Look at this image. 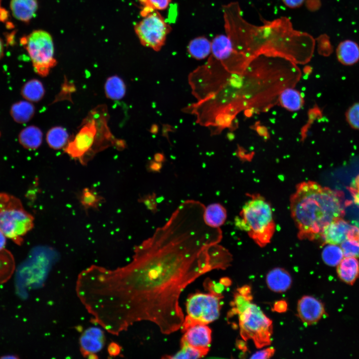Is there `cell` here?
<instances>
[{
    "label": "cell",
    "mask_w": 359,
    "mask_h": 359,
    "mask_svg": "<svg viewBox=\"0 0 359 359\" xmlns=\"http://www.w3.org/2000/svg\"><path fill=\"white\" fill-rule=\"evenodd\" d=\"M205 206L183 201L167 222L134 249L132 261L115 269L96 265L78 276L77 296L94 320L113 335L148 321L163 334L181 328L180 298L202 275L231 265V254L219 243L222 232L204 222Z\"/></svg>",
    "instance_id": "1"
},
{
    "label": "cell",
    "mask_w": 359,
    "mask_h": 359,
    "mask_svg": "<svg viewBox=\"0 0 359 359\" xmlns=\"http://www.w3.org/2000/svg\"><path fill=\"white\" fill-rule=\"evenodd\" d=\"M223 11L226 35L234 48L250 60L261 55L285 58L296 64L311 59L315 39L306 32L294 29L288 18L264 21L258 26L243 18L237 2L223 5Z\"/></svg>",
    "instance_id": "2"
},
{
    "label": "cell",
    "mask_w": 359,
    "mask_h": 359,
    "mask_svg": "<svg viewBox=\"0 0 359 359\" xmlns=\"http://www.w3.org/2000/svg\"><path fill=\"white\" fill-rule=\"evenodd\" d=\"M290 210L299 239H318L327 225L344 215L343 193L315 181H303L291 196Z\"/></svg>",
    "instance_id": "3"
},
{
    "label": "cell",
    "mask_w": 359,
    "mask_h": 359,
    "mask_svg": "<svg viewBox=\"0 0 359 359\" xmlns=\"http://www.w3.org/2000/svg\"><path fill=\"white\" fill-rule=\"evenodd\" d=\"M109 119L105 105L92 109L83 120L75 136L70 138L64 152L85 165L97 153L108 148H123V143L116 138L110 129Z\"/></svg>",
    "instance_id": "4"
},
{
    "label": "cell",
    "mask_w": 359,
    "mask_h": 359,
    "mask_svg": "<svg viewBox=\"0 0 359 359\" xmlns=\"http://www.w3.org/2000/svg\"><path fill=\"white\" fill-rule=\"evenodd\" d=\"M249 199L243 205L235 225L260 247L269 243L275 231V223L270 203L259 194H248Z\"/></svg>",
    "instance_id": "5"
},
{
    "label": "cell",
    "mask_w": 359,
    "mask_h": 359,
    "mask_svg": "<svg viewBox=\"0 0 359 359\" xmlns=\"http://www.w3.org/2000/svg\"><path fill=\"white\" fill-rule=\"evenodd\" d=\"M33 225V216L24 209L19 198L0 192V230L7 238L20 245Z\"/></svg>",
    "instance_id": "6"
},
{
    "label": "cell",
    "mask_w": 359,
    "mask_h": 359,
    "mask_svg": "<svg viewBox=\"0 0 359 359\" xmlns=\"http://www.w3.org/2000/svg\"><path fill=\"white\" fill-rule=\"evenodd\" d=\"M238 316L240 335L243 341L251 340L258 349L271 344L272 321L258 306L251 303Z\"/></svg>",
    "instance_id": "7"
},
{
    "label": "cell",
    "mask_w": 359,
    "mask_h": 359,
    "mask_svg": "<svg viewBox=\"0 0 359 359\" xmlns=\"http://www.w3.org/2000/svg\"><path fill=\"white\" fill-rule=\"evenodd\" d=\"M31 59L35 71L42 77L47 76L57 64L51 34L43 30H35L21 39Z\"/></svg>",
    "instance_id": "8"
},
{
    "label": "cell",
    "mask_w": 359,
    "mask_h": 359,
    "mask_svg": "<svg viewBox=\"0 0 359 359\" xmlns=\"http://www.w3.org/2000/svg\"><path fill=\"white\" fill-rule=\"evenodd\" d=\"M223 295L197 293L189 296L186 303V316L182 330L195 324L207 325L220 315Z\"/></svg>",
    "instance_id": "9"
},
{
    "label": "cell",
    "mask_w": 359,
    "mask_h": 359,
    "mask_svg": "<svg viewBox=\"0 0 359 359\" xmlns=\"http://www.w3.org/2000/svg\"><path fill=\"white\" fill-rule=\"evenodd\" d=\"M143 17L135 25V33L143 46L159 51L165 44L172 28L158 10Z\"/></svg>",
    "instance_id": "10"
},
{
    "label": "cell",
    "mask_w": 359,
    "mask_h": 359,
    "mask_svg": "<svg viewBox=\"0 0 359 359\" xmlns=\"http://www.w3.org/2000/svg\"><path fill=\"white\" fill-rule=\"evenodd\" d=\"M212 56L222 66L232 74H240L244 71L250 60L236 50L226 35L216 36L211 41Z\"/></svg>",
    "instance_id": "11"
},
{
    "label": "cell",
    "mask_w": 359,
    "mask_h": 359,
    "mask_svg": "<svg viewBox=\"0 0 359 359\" xmlns=\"http://www.w3.org/2000/svg\"><path fill=\"white\" fill-rule=\"evenodd\" d=\"M297 309L299 318L307 325L317 323L325 314L322 302L308 295L304 296L299 300Z\"/></svg>",
    "instance_id": "12"
},
{
    "label": "cell",
    "mask_w": 359,
    "mask_h": 359,
    "mask_svg": "<svg viewBox=\"0 0 359 359\" xmlns=\"http://www.w3.org/2000/svg\"><path fill=\"white\" fill-rule=\"evenodd\" d=\"M180 344H186L201 350L209 351L211 342V330L207 325L192 324L182 330Z\"/></svg>",
    "instance_id": "13"
},
{
    "label": "cell",
    "mask_w": 359,
    "mask_h": 359,
    "mask_svg": "<svg viewBox=\"0 0 359 359\" xmlns=\"http://www.w3.org/2000/svg\"><path fill=\"white\" fill-rule=\"evenodd\" d=\"M353 226L342 217L338 218L325 227L321 238L325 243L338 245L348 239Z\"/></svg>",
    "instance_id": "14"
},
{
    "label": "cell",
    "mask_w": 359,
    "mask_h": 359,
    "mask_svg": "<svg viewBox=\"0 0 359 359\" xmlns=\"http://www.w3.org/2000/svg\"><path fill=\"white\" fill-rule=\"evenodd\" d=\"M104 344L103 333L98 328L87 329L80 339L81 351L85 356L94 355L102 349Z\"/></svg>",
    "instance_id": "15"
},
{
    "label": "cell",
    "mask_w": 359,
    "mask_h": 359,
    "mask_svg": "<svg viewBox=\"0 0 359 359\" xmlns=\"http://www.w3.org/2000/svg\"><path fill=\"white\" fill-rule=\"evenodd\" d=\"M266 282L270 290L276 293H282L290 288L292 279L286 270L283 268L276 267L268 272Z\"/></svg>",
    "instance_id": "16"
},
{
    "label": "cell",
    "mask_w": 359,
    "mask_h": 359,
    "mask_svg": "<svg viewBox=\"0 0 359 359\" xmlns=\"http://www.w3.org/2000/svg\"><path fill=\"white\" fill-rule=\"evenodd\" d=\"M10 8L17 19L27 22L35 15L38 8L37 0H11Z\"/></svg>",
    "instance_id": "17"
},
{
    "label": "cell",
    "mask_w": 359,
    "mask_h": 359,
    "mask_svg": "<svg viewBox=\"0 0 359 359\" xmlns=\"http://www.w3.org/2000/svg\"><path fill=\"white\" fill-rule=\"evenodd\" d=\"M336 55L341 64L347 66L354 65L359 60V46L354 41L344 40L338 45Z\"/></svg>",
    "instance_id": "18"
},
{
    "label": "cell",
    "mask_w": 359,
    "mask_h": 359,
    "mask_svg": "<svg viewBox=\"0 0 359 359\" xmlns=\"http://www.w3.org/2000/svg\"><path fill=\"white\" fill-rule=\"evenodd\" d=\"M338 275L346 283L353 284L359 275V261L356 257L343 258L337 266Z\"/></svg>",
    "instance_id": "19"
},
{
    "label": "cell",
    "mask_w": 359,
    "mask_h": 359,
    "mask_svg": "<svg viewBox=\"0 0 359 359\" xmlns=\"http://www.w3.org/2000/svg\"><path fill=\"white\" fill-rule=\"evenodd\" d=\"M277 99L282 107L292 112L299 111L304 103L301 93L293 86L283 89L280 92Z\"/></svg>",
    "instance_id": "20"
},
{
    "label": "cell",
    "mask_w": 359,
    "mask_h": 359,
    "mask_svg": "<svg viewBox=\"0 0 359 359\" xmlns=\"http://www.w3.org/2000/svg\"><path fill=\"white\" fill-rule=\"evenodd\" d=\"M252 296L251 288L248 285H244L238 288L234 295L231 302V309L229 315H239L251 303Z\"/></svg>",
    "instance_id": "21"
},
{
    "label": "cell",
    "mask_w": 359,
    "mask_h": 359,
    "mask_svg": "<svg viewBox=\"0 0 359 359\" xmlns=\"http://www.w3.org/2000/svg\"><path fill=\"white\" fill-rule=\"evenodd\" d=\"M226 210L219 203H213L205 207L203 218L205 223L212 228H219L225 222Z\"/></svg>",
    "instance_id": "22"
},
{
    "label": "cell",
    "mask_w": 359,
    "mask_h": 359,
    "mask_svg": "<svg viewBox=\"0 0 359 359\" xmlns=\"http://www.w3.org/2000/svg\"><path fill=\"white\" fill-rule=\"evenodd\" d=\"M42 137V131L39 128L30 126L21 131L19 135V141L24 148L34 150L41 145Z\"/></svg>",
    "instance_id": "23"
},
{
    "label": "cell",
    "mask_w": 359,
    "mask_h": 359,
    "mask_svg": "<svg viewBox=\"0 0 359 359\" xmlns=\"http://www.w3.org/2000/svg\"><path fill=\"white\" fill-rule=\"evenodd\" d=\"M104 92L107 98L112 100H119L125 95L126 85L123 79L118 76H111L105 81Z\"/></svg>",
    "instance_id": "24"
},
{
    "label": "cell",
    "mask_w": 359,
    "mask_h": 359,
    "mask_svg": "<svg viewBox=\"0 0 359 359\" xmlns=\"http://www.w3.org/2000/svg\"><path fill=\"white\" fill-rule=\"evenodd\" d=\"M187 51L196 59H204L211 52V42L204 36L197 37L189 42Z\"/></svg>",
    "instance_id": "25"
},
{
    "label": "cell",
    "mask_w": 359,
    "mask_h": 359,
    "mask_svg": "<svg viewBox=\"0 0 359 359\" xmlns=\"http://www.w3.org/2000/svg\"><path fill=\"white\" fill-rule=\"evenodd\" d=\"M70 137L65 128L55 126L50 129L47 132L46 140L48 146L54 150L64 148Z\"/></svg>",
    "instance_id": "26"
},
{
    "label": "cell",
    "mask_w": 359,
    "mask_h": 359,
    "mask_svg": "<svg viewBox=\"0 0 359 359\" xmlns=\"http://www.w3.org/2000/svg\"><path fill=\"white\" fill-rule=\"evenodd\" d=\"M15 268V260L12 253L5 248L0 250V284L10 279Z\"/></svg>",
    "instance_id": "27"
},
{
    "label": "cell",
    "mask_w": 359,
    "mask_h": 359,
    "mask_svg": "<svg viewBox=\"0 0 359 359\" xmlns=\"http://www.w3.org/2000/svg\"><path fill=\"white\" fill-rule=\"evenodd\" d=\"M35 113L34 106L28 101H21L14 104L10 110L13 119L17 123H24L29 121Z\"/></svg>",
    "instance_id": "28"
},
{
    "label": "cell",
    "mask_w": 359,
    "mask_h": 359,
    "mask_svg": "<svg viewBox=\"0 0 359 359\" xmlns=\"http://www.w3.org/2000/svg\"><path fill=\"white\" fill-rule=\"evenodd\" d=\"M45 93L42 83L37 79L27 81L21 89L23 98L29 102H38L41 100Z\"/></svg>",
    "instance_id": "29"
},
{
    "label": "cell",
    "mask_w": 359,
    "mask_h": 359,
    "mask_svg": "<svg viewBox=\"0 0 359 359\" xmlns=\"http://www.w3.org/2000/svg\"><path fill=\"white\" fill-rule=\"evenodd\" d=\"M344 256L341 248L337 244H329L324 247L322 253L323 261L330 266H338Z\"/></svg>",
    "instance_id": "30"
},
{
    "label": "cell",
    "mask_w": 359,
    "mask_h": 359,
    "mask_svg": "<svg viewBox=\"0 0 359 359\" xmlns=\"http://www.w3.org/2000/svg\"><path fill=\"white\" fill-rule=\"evenodd\" d=\"M180 349L172 356H167L166 359H198L205 356L208 351L195 348L186 344H180Z\"/></svg>",
    "instance_id": "31"
},
{
    "label": "cell",
    "mask_w": 359,
    "mask_h": 359,
    "mask_svg": "<svg viewBox=\"0 0 359 359\" xmlns=\"http://www.w3.org/2000/svg\"><path fill=\"white\" fill-rule=\"evenodd\" d=\"M143 5L141 14L144 16L149 13L167 8L172 0H139Z\"/></svg>",
    "instance_id": "32"
},
{
    "label": "cell",
    "mask_w": 359,
    "mask_h": 359,
    "mask_svg": "<svg viewBox=\"0 0 359 359\" xmlns=\"http://www.w3.org/2000/svg\"><path fill=\"white\" fill-rule=\"evenodd\" d=\"M345 118L352 128L359 130V102L354 103L348 108L345 113Z\"/></svg>",
    "instance_id": "33"
},
{
    "label": "cell",
    "mask_w": 359,
    "mask_h": 359,
    "mask_svg": "<svg viewBox=\"0 0 359 359\" xmlns=\"http://www.w3.org/2000/svg\"><path fill=\"white\" fill-rule=\"evenodd\" d=\"M100 200V197L88 188L84 189L80 196V202L86 208L97 207Z\"/></svg>",
    "instance_id": "34"
},
{
    "label": "cell",
    "mask_w": 359,
    "mask_h": 359,
    "mask_svg": "<svg viewBox=\"0 0 359 359\" xmlns=\"http://www.w3.org/2000/svg\"><path fill=\"white\" fill-rule=\"evenodd\" d=\"M341 248L345 257H359V242L350 239H346L342 242Z\"/></svg>",
    "instance_id": "35"
},
{
    "label": "cell",
    "mask_w": 359,
    "mask_h": 359,
    "mask_svg": "<svg viewBox=\"0 0 359 359\" xmlns=\"http://www.w3.org/2000/svg\"><path fill=\"white\" fill-rule=\"evenodd\" d=\"M204 286L209 293L216 295H222V292L226 287L220 281L217 283L209 279L204 282Z\"/></svg>",
    "instance_id": "36"
},
{
    "label": "cell",
    "mask_w": 359,
    "mask_h": 359,
    "mask_svg": "<svg viewBox=\"0 0 359 359\" xmlns=\"http://www.w3.org/2000/svg\"><path fill=\"white\" fill-rule=\"evenodd\" d=\"M275 352V350L272 347H269L255 353L250 357V359H267L271 358Z\"/></svg>",
    "instance_id": "37"
},
{
    "label": "cell",
    "mask_w": 359,
    "mask_h": 359,
    "mask_svg": "<svg viewBox=\"0 0 359 359\" xmlns=\"http://www.w3.org/2000/svg\"><path fill=\"white\" fill-rule=\"evenodd\" d=\"M155 195H149L142 199L147 206L153 211L156 210L157 203L156 201Z\"/></svg>",
    "instance_id": "38"
},
{
    "label": "cell",
    "mask_w": 359,
    "mask_h": 359,
    "mask_svg": "<svg viewBox=\"0 0 359 359\" xmlns=\"http://www.w3.org/2000/svg\"><path fill=\"white\" fill-rule=\"evenodd\" d=\"M287 303L285 300H280L274 303L272 310L278 313H283L287 310Z\"/></svg>",
    "instance_id": "39"
},
{
    "label": "cell",
    "mask_w": 359,
    "mask_h": 359,
    "mask_svg": "<svg viewBox=\"0 0 359 359\" xmlns=\"http://www.w3.org/2000/svg\"><path fill=\"white\" fill-rule=\"evenodd\" d=\"M305 0H282L288 7L295 8L301 6Z\"/></svg>",
    "instance_id": "40"
},
{
    "label": "cell",
    "mask_w": 359,
    "mask_h": 359,
    "mask_svg": "<svg viewBox=\"0 0 359 359\" xmlns=\"http://www.w3.org/2000/svg\"><path fill=\"white\" fill-rule=\"evenodd\" d=\"M1 1V0H0V22H4L8 18V13L5 8L2 7Z\"/></svg>",
    "instance_id": "41"
},
{
    "label": "cell",
    "mask_w": 359,
    "mask_h": 359,
    "mask_svg": "<svg viewBox=\"0 0 359 359\" xmlns=\"http://www.w3.org/2000/svg\"><path fill=\"white\" fill-rule=\"evenodd\" d=\"M6 236L0 230V250L4 248L6 244Z\"/></svg>",
    "instance_id": "42"
},
{
    "label": "cell",
    "mask_w": 359,
    "mask_h": 359,
    "mask_svg": "<svg viewBox=\"0 0 359 359\" xmlns=\"http://www.w3.org/2000/svg\"><path fill=\"white\" fill-rule=\"evenodd\" d=\"M237 347L240 349L245 352L247 348L246 346L245 343L242 340H239L237 342Z\"/></svg>",
    "instance_id": "43"
},
{
    "label": "cell",
    "mask_w": 359,
    "mask_h": 359,
    "mask_svg": "<svg viewBox=\"0 0 359 359\" xmlns=\"http://www.w3.org/2000/svg\"><path fill=\"white\" fill-rule=\"evenodd\" d=\"M220 282H221L225 286L227 287L231 285V280L227 278H223L220 279Z\"/></svg>",
    "instance_id": "44"
},
{
    "label": "cell",
    "mask_w": 359,
    "mask_h": 359,
    "mask_svg": "<svg viewBox=\"0 0 359 359\" xmlns=\"http://www.w3.org/2000/svg\"><path fill=\"white\" fill-rule=\"evenodd\" d=\"M355 186L357 189H359V175L355 179Z\"/></svg>",
    "instance_id": "45"
},
{
    "label": "cell",
    "mask_w": 359,
    "mask_h": 359,
    "mask_svg": "<svg viewBox=\"0 0 359 359\" xmlns=\"http://www.w3.org/2000/svg\"><path fill=\"white\" fill-rule=\"evenodd\" d=\"M3 47L1 40L0 39V59L3 55Z\"/></svg>",
    "instance_id": "46"
}]
</instances>
